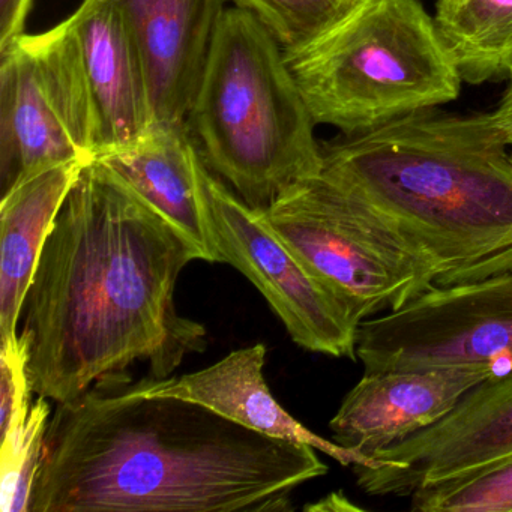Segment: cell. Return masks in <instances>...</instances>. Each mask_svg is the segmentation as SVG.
Segmentation results:
<instances>
[{
  "mask_svg": "<svg viewBox=\"0 0 512 512\" xmlns=\"http://www.w3.org/2000/svg\"><path fill=\"white\" fill-rule=\"evenodd\" d=\"M202 248L100 160L85 164L23 302L32 392L58 404L127 380L164 379L206 331L176 313L175 286Z\"/></svg>",
  "mask_w": 512,
  "mask_h": 512,
  "instance_id": "6da1fadb",
  "label": "cell"
},
{
  "mask_svg": "<svg viewBox=\"0 0 512 512\" xmlns=\"http://www.w3.org/2000/svg\"><path fill=\"white\" fill-rule=\"evenodd\" d=\"M326 473L313 446L97 383L50 418L28 512H286Z\"/></svg>",
  "mask_w": 512,
  "mask_h": 512,
  "instance_id": "7a4b0ae2",
  "label": "cell"
},
{
  "mask_svg": "<svg viewBox=\"0 0 512 512\" xmlns=\"http://www.w3.org/2000/svg\"><path fill=\"white\" fill-rule=\"evenodd\" d=\"M322 152L323 175L388 218L437 286L512 272V152L491 113L433 107Z\"/></svg>",
  "mask_w": 512,
  "mask_h": 512,
  "instance_id": "3957f363",
  "label": "cell"
},
{
  "mask_svg": "<svg viewBox=\"0 0 512 512\" xmlns=\"http://www.w3.org/2000/svg\"><path fill=\"white\" fill-rule=\"evenodd\" d=\"M206 167L250 208L323 172L313 118L268 29L248 11H224L188 113Z\"/></svg>",
  "mask_w": 512,
  "mask_h": 512,
  "instance_id": "277c9868",
  "label": "cell"
},
{
  "mask_svg": "<svg viewBox=\"0 0 512 512\" xmlns=\"http://www.w3.org/2000/svg\"><path fill=\"white\" fill-rule=\"evenodd\" d=\"M316 125L368 133L457 100V65L421 0H361L284 53Z\"/></svg>",
  "mask_w": 512,
  "mask_h": 512,
  "instance_id": "5b68a950",
  "label": "cell"
},
{
  "mask_svg": "<svg viewBox=\"0 0 512 512\" xmlns=\"http://www.w3.org/2000/svg\"><path fill=\"white\" fill-rule=\"evenodd\" d=\"M256 211L359 325L437 286L430 260L388 218L323 173Z\"/></svg>",
  "mask_w": 512,
  "mask_h": 512,
  "instance_id": "8992f818",
  "label": "cell"
},
{
  "mask_svg": "<svg viewBox=\"0 0 512 512\" xmlns=\"http://www.w3.org/2000/svg\"><path fill=\"white\" fill-rule=\"evenodd\" d=\"M97 155L94 112L67 20L0 49V197Z\"/></svg>",
  "mask_w": 512,
  "mask_h": 512,
  "instance_id": "52a82bcc",
  "label": "cell"
},
{
  "mask_svg": "<svg viewBox=\"0 0 512 512\" xmlns=\"http://www.w3.org/2000/svg\"><path fill=\"white\" fill-rule=\"evenodd\" d=\"M356 359L365 373L434 367L512 373V272L434 286L400 310L365 320Z\"/></svg>",
  "mask_w": 512,
  "mask_h": 512,
  "instance_id": "ba28073f",
  "label": "cell"
},
{
  "mask_svg": "<svg viewBox=\"0 0 512 512\" xmlns=\"http://www.w3.org/2000/svg\"><path fill=\"white\" fill-rule=\"evenodd\" d=\"M200 205L211 263H227L245 275L310 352L356 359L359 323L340 299L263 223L229 185L197 163Z\"/></svg>",
  "mask_w": 512,
  "mask_h": 512,
  "instance_id": "9c48e42d",
  "label": "cell"
},
{
  "mask_svg": "<svg viewBox=\"0 0 512 512\" xmlns=\"http://www.w3.org/2000/svg\"><path fill=\"white\" fill-rule=\"evenodd\" d=\"M512 452V373L473 386L436 424L376 455L377 466H353L370 496H412Z\"/></svg>",
  "mask_w": 512,
  "mask_h": 512,
  "instance_id": "30bf717a",
  "label": "cell"
},
{
  "mask_svg": "<svg viewBox=\"0 0 512 512\" xmlns=\"http://www.w3.org/2000/svg\"><path fill=\"white\" fill-rule=\"evenodd\" d=\"M491 377L473 367H434L365 373L329 422L332 440L364 457L431 427Z\"/></svg>",
  "mask_w": 512,
  "mask_h": 512,
  "instance_id": "8fae6325",
  "label": "cell"
},
{
  "mask_svg": "<svg viewBox=\"0 0 512 512\" xmlns=\"http://www.w3.org/2000/svg\"><path fill=\"white\" fill-rule=\"evenodd\" d=\"M136 44L155 122H184L229 0H112Z\"/></svg>",
  "mask_w": 512,
  "mask_h": 512,
  "instance_id": "7c38bea8",
  "label": "cell"
},
{
  "mask_svg": "<svg viewBox=\"0 0 512 512\" xmlns=\"http://www.w3.org/2000/svg\"><path fill=\"white\" fill-rule=\"evenodd\" d=\"M67 22L91 98L97 160L136 142L155 124L148 82L112 0H83Z\"/></svg>",
  "mask_w": 512,
  "mask_h": 512,
  "instance_id": "4fadbf2b",
  "label": "cell"
},
{
  "mask_svg": "<svg viewBox=\"0 0 512 512\" xmlns=\"http://www.w3.org/2000/svg\"><path fill=\"white\" fill-rule=\"evenodd\" d=\"M266 347L263 344L235 350L217 364L172 379H143L131 385L116 383L122 391L140 397H175L193 401L218 415L274 439L305 443L325 452L343 466L374 467L379 461L326 440L296 421L275 400L263 377Z\"/></svg>",
  "mask_w": 512,
  "mask_h": 512,
  "instance_id": "5bb4252c",
  "label": "cell"
},
{
  "mask_svg": "<svg viewBox=\"0 0 512 512\" xmlns=\"http://www.w3.org/2000/svg\"><path fill=\"white\" fill-rule=\"evenodd\" d=\"M86 163L50 167L0 197V340L17 334L44 245Z\"/></svg>",
  "mask_w": 512,
  "mask_h": 512,
  "instance_id": "9a60e30c",
  "label": "cell"
},
{
  "mask_svg": "<svg viewBox=\"0 0 512 512\" xmlns=\"http://www.w3.org/2000/svg\"><path fill=\"white\" fill-rule=\"evenodd\" d=\"M196 242L211 262L197 181L199 149L188 122H155L145 136L97 158Z\"/></svg>",
  "mask_w": 512,
  "mask_h": 512,
  "instance_id": "2e32d148",
  "label": "cell"
},
{
  "mask_svg": "<svg viewBox=\"0 0 512 512\" xmlns=\"http://www.w3.org/2000/svg\"><path fill=\"white\" fill-rule=\"evenodd\" d=\"M437 29L461 80H512V0H437Z\"/></svg>",
  "mask_w": 512,
  "mask_h": 512,
  "instance_id": "e0dca14e",
  "label": "cell"
},
{
  "mask_svg": "<svg viewBox=\"0 0 512 512\" xmlns=\"http://www.w3.org/2000/svg\"><path fill=\"white\" fill-rule=\"evenodd\" d=\"M413 511L511 512L512 452L460 475L419 488Z\"/></svg>",
  "mask_w": 512,
  "mask_h": 512,
  "instance_id": "ac0fdd59",
  "label": "cell"
},
{
  "mask_svg": "<svg viewBox=\"0 0 512 512\" xmlns=\"http://www.w3.org/2000/svg\"><path fill=\"white\" fill-rule=\"evenodd\" d=\"M52 407L49 398L38 397L31 410L2 439L0 463V508L2 512H28L32 485L40 466L44 437L50 421Z\"/></svg>",
  "mask_w": 512,
  "mask_h": 512,
  "instance_id": "d6986e66",
  "label": "cell"
},
{
  "mask_svg": "<svg viewBox=\"0 0 512 512\" xmlns=\"http://www.w3.org/2000/svg\"><path fill=\"white\" fill-rule=\"evenodd\" d=\"M253 14L284 53L313 41L349 14L361 0H229Z\"/></svg>",
  "mask_w": 512,
  "mask_h": 512,
  "instance_id": "ffe728a7",
  "label": "cell"
},
{
  "mask_svg": "<svg viewBox=\"0 0 512 512\" xmlns=\"http://www.w3.org/2000/svg\"><path fill=\"white\" fill-rule=\"evenodd\" d=\"M29 343L25 335L0 340V436L31 410Z\"/></svg>",
  "mask_w": 512,
  "mask_h": 512,
  "instance_id": "44dd1931",
  "label": "cell"
},
{
  "mask_svg": "<svg viewBox=\"0 0 512 512\" xmlns=\"http://www.w3.org/2000/svg\"><path fill=\"white\" fill-rule=\"evenodd\" d=\"M34 0H0V49L25 34Z\"/></svg>",
  "mask_w": 512,
  "mask_h": 512,
  "instance_id": "7402d4cb",
  "label": "cell"
},
{
  "mask_svg": "<svg viewBox=\"0 0 512 512\" xmlns=\"http://www.w3.org/2000/svg\"><path fill=\"white\" fill-rule=\"evenodd\" d=\"M491 115H493L500 134L505 139L509 151L512 152V80L509 82V86L506 88L499 106Z\"/></svg>",
  "mask_w": 512,
  "mask_h": 512,
  "instance_id": "603a6c76",
  "label": "cell"
},
{
  "mask_svg": "<svg viewBox=\"0 0 512 512\" xmlns=\"http://www.w3.org/2000/svg\"><path fill=\"white\" fill-rule=\"evenodd\" d=\"M308 512H346V511H362L361 506L355 505L346 494L341 491L329 494L323 499L317 500L316 503L304 506Z\"/></svg>",
  "mask_w": 512,
  "mask_h": 512,
  "instance_id": "cb8c5ba5",
  "label": "cell"
}]
</instances>
